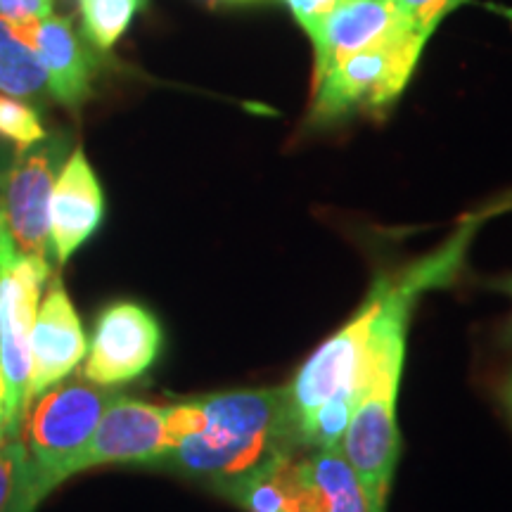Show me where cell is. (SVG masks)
Here are the masks:
<instances>
[{"mask_svg":"<svg viewBox=\"0 0 512 512\" xmlns=\"http://www.w3.org/2000/svg\"><path fill=\"white\" fill-rule=\"evenodd\" d=\"M470 240L472 228L463 226L437 252L401 268L399 273H382L375 280L380 309L370 328L361 392L339 448L377 512H387L389 489L401 453L396 399L406 361L408 318L422 292L456 280Z\"/></svg>","mask_w":512,"mask_h":512,"instance_id":"6da1fadb","label":"cell"},{"mask_svg":"<svg viewBox=\"0 0 512 512\" xmlns=\"http://www.w3.org/2000/svg\"><path fill=\"white\" fill-rule=\"evenodd\" d=\"M285 387L233 389L171 403V446L150 460L223 496L278 460L297 456Z\"/></svg>","mask_w":512,"mask_h":512,"instance_id":"7a4b0ae2","label":"cell"},{"mask_svg":"<svg viewBox=\"0 0 512 512\" xmlns=\"http://www.w3.org/2000/svg\"><path fill=\"white\" fill-rule=\"evenodd\" d=\"M425 46L427 38L415 34L399 17L396 29L382 43L332 64L328 72L313 81V102L306 124L330 128L356 114L382 117L406 91Z\"/></svg>","mask_w":512,"mask_h":512,"instance_id":"3957f363","label":"cell"},{"mask_svg":"<svg viewBox=\"0 0 512 512\" xmlns=\"http://www.w3.org/2000/svg\"><path fill=\"white\" fill-rule=\"evenodd\" d=\"M112 387L69 380L43 392L29 406L22 432L34 477V491L43 501L50 491L69 479V465L88 444L95 427L117 399Z\"/></svg>","mask_w":512,"mask_h":512,"instance_id":"277c9868","label":"cell"},{"mask_svg":"<svg viewBox=\"0 0 512 512\" xmlns=\"http://www.w3.org/2000/svg\"><path fill=\"white\" fill-rule=\"evenodd\" d=\"M50 264L19 252L0 211V366L5 375V437H22L27 420L29 342Z\"/></svg>","mask_w":512,"mask_h":512,"instance_id":"5b68a950","label":"cell"},{"mask_svg":"<svg viewBox=\"0 0 512 512\" xmlns=\"http://www.w3.org/2000/svg\"><path fill=\"white\" fill-rule=\"evenodd\" d=\"M64 152L67 140L48 136L29 150L17 152L0 183V211L19 252L50 266V197Z\"/></svg>","mask_w":512,"mask_h":512,"instance_id":"8992f818","label":"cell"},{"mask_svg":"<svg viewBox=\"0 0 512 512\" xmlns=\"http://www.w3.org/2000/svg\"><path fill=\"white\" fill-rule=\"evenodd\" d=\"M164 332L155 313L138 302H114L95 320L83 358V377L100 387H121L155 366Z\"/></svg>","mask_w":512,"mask_h":512,"instance_id":"52a82bcc","label":"cell"},{"mask_svg":"<svg viewBox=\"0 0 512 512\" xmlns=\"http://www.w3.org/2000/svg\"><path fill=\"white\" fill-rule=\"evenodd\" d=\"M171 446V403H147L117 396L88 444L69 465V477L102 465L145 467Z\"/></svg>","mask_w":512,"mask_h":512,"instance_id":"ba28073f","label":"cell"},{"mask_svg":"<svg viewBox=\"0 0 512 512\" xmlns=\"http://www.w3.org/2000/svg\"><path fill=\"white\" fill-rule=\"evenodd\" d=\"M88 339L74 302L64 290L62 278L50 280L46 297L38 306L29 342L27 411L46 389L67 380L86 358Z\"/></svg>","mask_w":512,"mask_h":512,"instance_id":"9c48e42d","label":"cell"},{"mask_svg":"<svg viewBox=\"0 0 512 512\" xmlns=\"http://www.w3.org/2000/svg\"><path fill=\"white\" fill-rule=\"evenodd\" d=\"M105 219V192L86 152L76 145L57 171L50 197V256L64 266Z\"/></svg>","mask_w":512,"mask_h":512,"instance_id":"30bf717a","label":"cell"},{"mask_svg":"<svg viewBox=\"0 0 512 512\" xmlns=\"http://www.w3.org/2000/svg\"><path fill=\"white\" fill-rule=\"evenodd\" d=\"M24 43L34 50L48 76V95L67 110L79 112L93 95L98 74L95 48L76 31L69 17L50 15L24 31Z\"/></svg>","mask_w":512,"mask_h":512,"instance_id":"8fae6325","label":"cell"},{"mask_svg":"<svg viewBox=\"0 0 512 512\" xmlns=\"http://www.w3.org/2000/svg\"><path fill=\"white\" fill-rule=\"evenodd\" d=\"M399 24L394 0H339L306 36L313 46V81L332 64L377 46Z\"/></svg>","mask_w":512,"mask_h":512,"instance_id":"7c38bea8","label":"cell"},{"mask_svg":"<svg viewBox=\"0 0 512 512\" xmlns=\"http://www.w3.org/2000/svg\"><path fill=\"white\" fill-rule=\"evenodd\" d=\"M297 467L316 512H377L339 446L306 451Z\"/></svg>","mask_w":512,"mask_h":512,"instance_id":"4fadbf2b","label":"cell"},{"mask_svg":"<svg viewBox=\"0 0 512 512\" xmlns=\"http://www.w3.org/2000/svg\"><path fill=\"white\" fill-rule=\"evenodd\" d=\"M0 93L15 98H41L48 76L34 50L0 19Z\"/></svg>","mask_w":512,"mask_h":512,"instance_id":"5bb4252c","label":"cell"},{"mask_svg":"<svg viewBox=\"0 0 512 512\" xmlns=\"http://www.w3.org/2000/svg\"><path fill=\"white\" fill-rule=\"evenodd\" d=\"M81 34L98 53H107L121 41L147 0H76Z\"/></svg>","mask_w":512,"mask_h":512,"instance_id":"9a60e30c","label":"cell"},{"mask_svg":"<svg viewBox=\"0 0 512 512\" xmlns=\"http://www.w3.org/2000/svg\"><path fill=\"white\" fill-rule=\"evenodd\" d=\"M41 501L22 437L0 441V512H34Z\"/></svg>","mask_w":512,"mask_h":512,"instance_id":"2e32d148","label":"cell"},{"mask_svg":"<svg viewBox=\"0 0 512 512\" xmlns=\"http://www.w3.org/2000/svg\"><path fill=\"white\" fill-rule=\"evenodd\" d=\"M46 138V126L29 102L0 93V140H8L17 152H24Z\"/></svg>","mask_w":512,"mask_h":512,"instance_id":"e0dca14e","label":"cell"},{"mask_svg":"<svg viewBox=\"0 0 512 512\" xmlns=\"http://www.w3.org/2000/svg\"><path fill=\"white\" fill-rule=\"evenodd\" d=\"M399 17L411 27L415 34L430 41L434 29L439 27L453 10L467 0H394Z\"/></svg>","mask_w":512,"mask_h":512,"instance_id":"ac0fdd59","label":"cell"},{"mask_svg":"<svg viewBox=\"0 0 512 512\" xmlns=\"http://www.w3.org/2000/svg\"><path fill=\"white\" fill-rule=\"evenodd\" d=\"M55 12L53 0H0V19L22 36L24 31L34 27L41 19Z\"/></svg>","mask_w":512,"mask_h":512,"instance_id":"d6986e66","label":"cell"},{"mask_svg":"<svg viewBox=\"0 0 512 512\" xmlns=\"http://www.w3.org/2000/svg\"><path fill=\"white\" fill-rule=\"evenodd\" d=\"M290 12L302 24L304 31H311L328 12L335 8L339 0H283Z\"/></svg>","mask_w":512,"mask_h":512,"instance_id":"ffe728a7","label":"cell"},{"mask_svg":"<svg viewBox=\"0 0 512 512\" xmlns=\"http://www.w3.org/2000/svg\"><path fill=\"white\" fill-rule=\"evenodd\" d=\"M5 401H8V394H5V375L3 366H0V441L8 439L5 437Z\"/></svg>","mask_w":512,"mask_h":512,"instance_id":"44dd1931","label":"cell"},{"mask_svg":"<svg viewBox=\"0 0 512 512\" xmlns=\"http://www.w3.org/2000/svg\"><path fill=\"white\" fill-rule=\"evenodd\" d=\"M505 403H508V408H510V413H512V375H510L508 384H505Z\"/></svg>","mask_w":512,"mask_h":512,"instance_id":"7402d4cb","label":"cell"},{"mask_svg":"<svg viewBox=\"0 0 512 512\" xmlns=\"http://www.w3.org/2000/svg\"><path fill=\"white\" fill-rule=\"evenodd\" d=\"M505 292L512 294V280H508V283H505Z\"/></svg>","mask_w":512,"mask_h":512,"instance_id":"603a6c76","label":"cell"}]
</instances>
